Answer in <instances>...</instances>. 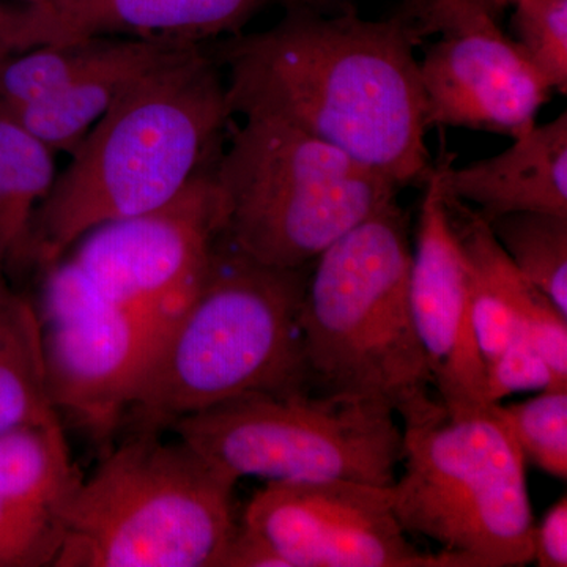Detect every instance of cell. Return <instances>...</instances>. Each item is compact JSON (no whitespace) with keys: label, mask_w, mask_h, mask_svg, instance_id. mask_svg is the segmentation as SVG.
Returning a JSON list of instances; mask_svg holds the SVG:
<instances>
[{"label":"cell","mask_w":567,"mask_h":567,"mask_svg":"<svg viewBox=\"0 0 567 567\" xmlns=\"http://www.w3.org/2000/svg\"><path fill=\"white\" fill-rule=\"evenodd\" d=\"M488 226L518 274L567 316V215L507 213Z\"/></svg>","instance_id":"44dd1931"},{"label":"cell","mask_w":567,"mask_h":567,"mask_svg":"<svg viewBox=\"0 0 567 567\" xmlns=\"http://www.w3.org/2000/svg\"><path fill=\"white\" fill-rule=\"evenodd\" d=\"M385 405L309 388L256 393L175 421L171 429L235 480H347L393 487L402 425Z\"/></svg>","instance_id":"ba28073f"},{"label":"cell","mask_w":567,"mask_h":567,"mask_svg":"<svg viewBox=\"0 0 567 567\" xmlns=\"http://www.w3.org/2000/svg\"><path fill=\"white\" fill-rule=\"evenodd\" d=\"M194 47L199 44L110 39L99 58L61 91L9 117L20 122L52 151L71 155L123 93L156 66Z\"/></svg>","instance_id":"e0dca14e"},{"label":"cell","mask_w":567,"mask_h":567,"mask_svg":"<svg viewBox=\"0 0 567 567\" xmlns=\"http://www.w3.org/2000/svg\"><path fill=\"white\" fill-rule=\"evenodd\" d=\"M237 483L181 439L134 431L82 477L54 567H221Z\"/></svg>","instance_id":"5b68a950"},{"label":"cell","mask_w":567,"mask_h":567,"mask_svg":"<svg viewBox=\"0 0 567 567\" xmlns=\"http://www.w3.org/2000/svg\"><path fill=\"white\" fill-rule=\"evenodd\" d=\"M41 274L39 315L52 405L104 442L126 420L166 319L111 300L70 257Z\"/></svg>","instance_id":"9c48e42d"},{"label":"cell","mask_w":567,"mask_h":567,"mask_svg":"<svg viewBox=\"0 0 567 567\" xmlns=\"http://www.w3.org/2000/svg\"><path fill=\"white\" fill-rule=\"evenodd\" d=\"M241 524L287 567H462L446 551L410 543L391 487L347 480L268 481Z\"/></svg>","instance_id":"8fae6325"},{"label":"cell","mask_w":567,"mask_h":567,"mask_svg":"<svg viewBox=\"0 0 567 567\" xmlns=\"http://www.w3.org/2000/svg\"><path fill=\"white\" fill-rule=\"evenodd\" d=\"M513 141L506 151L461 169L446 156V196L476 205L487 223L516 212L567 215L566 112Z\"/></svg>","instance_id":"2e32d148"},{"label":"cell","mask_w":567,"mask_h":567,"mask_svg":"<svg viewBox=\"0 0 567 567\" xmlns=\"http://www.w3.org/2000/svg\"><path fill=\"white\" fill-rule=\"evenodd\" d=\"M417 41L436 37L420 65L425 123L516 137L529 132L551 89L499 24L494 0H404Z\"/></svg>","instance_id":"30bf717a"},{"label":"cell","mask_w":567,"mask_h":567,"mask_svg":"<svg viewBox=\"0 0 567 567\" xmlns=\"http://www.w3.org/2000/svg\"><path fill=\"white\" fill-rule=\"evenodd\" d=\"M401 420L404 472L391 492L406 535L434 540L462 567L533 563L527 462L495 404L450 412L429 398Z\"/></svg>","instance_id":"8992f818"},{"label":"cell","mask_w":567,"mask_h":567,"mask_svg":"<svg viewBox=\"0 0 567 567\" xmlns=\"http://www.w3.org/2000/svg\"><path fill=\"white\" fill-rule=\"evenodd\" d=\"M82 477L61 421L0 435V567H54Z\"/></svg>","instance_id":"5bb4252c"},{"label":"cell","mask_w":567,"mask_h":567,"mask_svg":"<svg viewBox=\"0 0 567 567\" xmlns=\"http://www.w3.org/2000/svg\"><path fill=\"white\" fill-rule=\"evenodd\" d=\"M494 2L499 10L505 11L509 9V7H513L514 3L517 2V0H494Z\"/></svg>","instance_id":"4dcf8cb0"},{"label":"cell","mask_w":567,"mask_h":567,"mask_svg":"<svg viewBox=\"0 0 567 567\" xmlns=\"http://www.w3.org/2000/svg\"><path fill=\"white\" fill-rule=\"evenodd\" d=\"M213 166L171 203L95 227L65 256L111 300L167 319L203 279L221 237Z\"/></svg>","instance_id":"7c38bea8"},{"label":"cell","mask_w":567,"mask_h":567,"mask_svg":"<svg viewBox=\"0 0 567 567\" xmlns=\"http://www.w3.org/2000/svg\"><path fill=\"white\" fill-rule=\"evenodd\" d=\"M496 412L524 456L547 475L567 477V388L539 391L516 404H495Z\"/></svg>","instance_id":"7402d4cb"},{"label":"cell","mask_w":567,"mask_h":567,"mask_svg":"<svg viewBox=\"0 0 567 567\" xmlns=\"http://www.w3.org/2000/svg\"><path fill=\"white\" fill-rule=\"evenodd\" d=\"M221 238L257 262L311 265L399 186L286 123L245 118L213 166Z\"/></svg>","instance_id":"52a82bcc"},{"label":"cell","mask_w":567,"mask_h":567,"mask_svg":"<svg viewBox=\"0 0 567 567\" xmlns=\"http://www.w3.org/2000/svg\"><path fill=\"white\" fill-rule=\"evenodd\" d=\"M14 2L24 3V6L32 7V9L47 11L54 9L63 0H14Z\"/></svg>","instance_id":"f546056e"},{"label":"cell","mask_w":567,"mask_h":567,"mask_svg":"<svg viewBox=\"0 0 567 567\" xmlns=\"http://www.w3.org/2000/svg\"><path fill=\"white\" fill-rule=\"evenodd\" d=\"M417 41L401 11L364 20L287 0L264 32L216 48L233 115L293 126L399 188L432 171Z\"/></svg>","instance_id":"6da1fadb"},{"label":"cell","mask_w":567,"mask_h":567,"mask_svg":"<svg viewBox=\"0 0 567 567\" xmlns=\"http://www.w3.org/2000/svg\"><path fill=\"white\" fill-rule=\"evenodd\" d=\"M412 252L409 216L394 200L311 265L300 328L317 393L375 402L399 416L431 398L410 306Z\"/></svg>","instance_id":"277c9868"},{"label":"cell","mask_w":567,"mask_h":567,"mask_svg":"<svg viewBox=\"0 0 567 567\" xmlns=\"http://www.w3.org/2000/svg\"><path fill=\"white\" fill-rule=\"evenodd\" d=\"M445 162L434 164L423 182L410 306L432 386L450 412H464L492 404L470 309L468 267L447 212Z\"/></svg>","instance_id":"4fadbf2b"},{"label":"cell","mask_w":567,"mask_h":567,"mask_svg":"<svg viewBox=\"0 0 567 567\" xmlns=\"http://www.w3.org/2000/svg\"><path fill=\"white\" fill-rule=\"evenodd\" d=\"M33 9L24 3L0 0V62L25 51Z\"/></svg>","instance_id":"83f0119b"},{"label":"cell","mask_w":567,"mask_h":567,"mask_svg":"<svg viewBox=\"0 0 567 567\" xmlns=\"http://www.w3.org/2000/svg\"><path fill=\"white\" fill-rule=\"evenodd\" d=\"M311 265L270 267L219 237L203 279L159 331L126 413L134 431L162 432L248 394L312 390L300 328Z\"/></svg>","instance_id":"3957f363"},{"label":"cell","mask_w":567,"mask_h":567,"mask_svg":"<svg viewBox=\"0 0 567 567\" xmlns=\"http://www.w3.org/2000/svg\"><path fill=\"white\" fill-rule=\"evenodd\" d=\"M52 421L39 309L0 270V435Z\"/></svg>","instance_id":"d6986e66"},{"label":"cell","mask_w":567,"mask_h":567,"mask_svg":"<svg viewBox=\"0 0 567 567\" xmlns=\"http://www.w3.org/2000/svg\"><path fill=\"white\" fill-rule=\"evenodd\" d=\"M274 0H63L33 9L25 50L85 39L204 44L241 33Z\"/></svg>","instance_id":"9a60e30c"},{"label":"cell","mask_w":567,"mask_h":567,"mask_svg":"<svg viewBox=\"0 0 567 567\" xmlns=\"http://www.w3.org/2000/svg\"><path fill=\"white\" fill-rule=\"evenodd\" d=\"M221 567H287L267 543L238 522L224 554Z\"/></svg>","instance_id":"4316f807"},{"label":"cell","mask_w":567,"mask_h":567,"mask_svg":"<svg viewBox=\"0 0 567 567\" xmlns=\"http://www.w3.org/2000/svg\"><path fill=\"white\" fill-rule=\"evenodd\" d=\"M487 399L498 404L507 395L522 391L566 390L548 368L544 358L517 336L503 352L486 364Z\"/></svg>","instance_id":"cb8c5ba5"},{"label":"cell","mask_w":567,"mask_h":567,"mask_svg":"<svg viewBox=\"0 0 567 567\" xmlns=\"http://www.w3.org/2000/svg\"><path fill=\"white\" fill-rule=\"evenodd\" d=\"M50 145L0 114V270L28 267L32 224L58 178Z\"/></svg>","instance_id":"ffe728a7"},{"label":"cell","mask_w":567,"mask_h":567,"mask_svg":"<svg viewBox=\"0 0 567 567\" xmlns=\"http://www.w3.org/2000/svg\"><path fill=\"white\" fill-rule=\"evenodd\" d=\"M533 563L539 567L567 566V498L548 507L539 524L533 527Z\"/></svg>","instance_id":"484cf974"},{"label":"cell","mask_w":567,"mask_h":567,"mask_svg":"<svg viewBox=\"0 0 567 567\" xmlns=\"http://www.w3.org/2000/svg\"><path fill=\"white\" fill-rule=\"evenodd\" d=\"M303 3L322 13H342V11L354 10L352 0H295Z\"/></svg>","instance_id":"f1b7e54d"},{"label":"cell","mask_w":567,"mask_h":567,"mask_svg":"<svg viewBox=\"0 0 567 567\" xmlns=\"http://www.w3.org/2000/svg\"><path fill=\"white\" fill-rule=\"evenodd\" d=\"M234 115L204 44L156 66L92 126L33 218L28 267L58 262L102 224L175 199L221 152Z\"/></svg>","instance_id":"7a4b0ae2"},{"label":"cell","mask_w":567,"mask_h":567,"mask_svg":"<svg viewBox=\"0 0 567 567\" xmlns=\"http://www.w3.org/2000/svg\"><path fill=\"white\" fill-rule=\"evenodd\" d=\"M520 336L544 358L559 385L567 386V316L539 289L529 295Z\"/></svg>","instance_id":"d4e9b609"},{"label":"cell","mask_w":567,"mask_h":567,"mask_svg":"<svg viewBox=\"0 0 567 567\" xmlns=\"http://www.w3.org/2000/svg\"><path fill=\"white\" fill-rule=\"evenodd\" d=\"M511 20L518 47L554 92H567V0H517Z\"/></svg>","instance_id":"603a6c76"},{"label":"cell","mask_w":567,"mask_h":567,"mask_svg":"<svg viewBox=\"0 0 567 567\" xmlns=\"http://www.w3.org/2000/svg\"><path fill=\"white\" fill-rule=\"evenodd\" d=\"M446 205L464 249L473 328L487 364L520 336L522 315L536 287L518 274L475 208L447 196Z\"/></svg>","instance_id":"ac0fdd59"}]
</instances>
